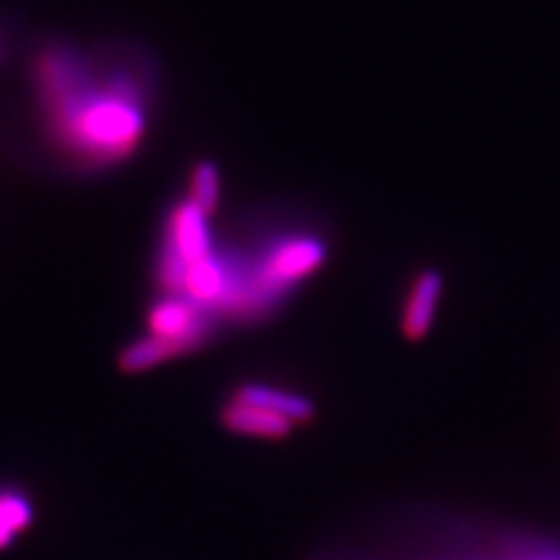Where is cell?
<instances>
[{"instance_id": "obj_7", "label": "cell", "mask_w": 560, "mask_h": 560, "mask_svg": "<svg viewBox=\"0 0 560 560\" xmlns=\"http://www.w3.org/2000/svg\"><path fill=\"white\" fill-rule=\"evenodd\" d=\"M222 423L226 430L259 436V440H285L292 434L294 423L288 418L276 416L267 409H259L253 405H245V401H230L222 411Z\"/></svg>"}, {"instance_id": "obj_6", "label": "cell", "mask_w": 560, "mask_h": 560, "mask_svg": "<svg viewBox=\"0 0 560 560\" xmlns=\"http://www.w3.org/2000/svg\"><path fill=\"white\" fill-rule=\"evenodd\" d=\"M234 399L259 409H267L276 416H283L294 425L306 423V420L315 416V405L308 397L300 393L273 388V385H267V383H245L236 390Z\"/></svg>"}, {"instance_id": "obj_2", "label": "cell", "mask_w": 560, "mask_h": 560, "mask_svg": "<svg viewBox=\"0 0 560 560\" xmlns=\"http://www.w3.org/2000/svg\"><path fill=\"white\" fill-rule=\"evenodd\" d=\"M327 257V243L313 232H283L271 236L255 255L253 267L238 292L236 308L273 302L306 276L315 273Z\"/></svg>"}, {"instance_id": "obj_4", "label": "cell", "mask_w": 560, "mask_h": 560, "mask_svg": "<svg viewBox=\"0 0 560 560\" xmlns=\"http://www.w3.org/2000/svg\"><path fill=\"white\" fill-rule=\"evenodd\" d=\"M148 329L152 337L180 341L195 350L208 337V318L201 306L191 304L185 296L171 294L150 308Z\"/></svg>"}, {"instance_id": "obj_10", "label": "cell", "mask_w": 560, "mask_h": 560, "mask_svg": "<svg viewBox=\"0 0 560 560\" xmlns=\"http://www.w3.org/2000/svg\"><path fill=\"white\" fill-rule=\"evenodd\" d=\"M33 521L31 502L16 490H0V549L12 545V539L26 530Z\"/></svg>"}, {"instance_id": "obj_9", "label": "cell", "mask_w": 560, "mask_h": 560, "mask_svg": "<svg viewBox=\"0 0 560 560\" xmlns=\"http://www.w3.org/2000/svg\"><path fill=\"white\" fill-rule=\"evenodd\" d=\"M185 197L199 206L206 215H213L222 203V173L210 160H201L189 171Z\"/></svg>"}, {"instance_id": "obj_5", "label": "cell", "mask_w": 560, "mask_h": 560, "mask_svg": "<svg viewBox=\"0 0 560 560\" xmlns=\"http://www.w3.org/2000/svg\"><path fill=\"white\" fill-rule=\"evenodd\" d=\"M444 292V276L436 269H423L416 278L409 290L405 315H401V329L407 339L418 341L423 339L434 325L436 308H440Z\"/></svg>"}, {"instance_id": "obj_3", "label": "cell", "mask_w": 560, "mask_h": 560, "mask_svg": "<svg viewBox=\"0 0 560 560\" xmlns=\"http://www.w3.org/2000/svg\"><path fill=\"white\" fill-rule=\"evenodd\" d=\"M208 218L199 206L187 197L171 203L162 250L156 257V278L166 292H175L187 267L213 253V236H210Z\"/></svg>"}, {"instance_id": "obj_11", "label": "cell", "mask_w": 560, "mask_h": 560, "mask_svg": "<svg viewBox=\"0 0 560 560\" xmlns=\"http://www.w3.org/2000/svg\"><path fill=\"white\" fill-rule=\"evenodd\" d=\"M0 55H3V47H0Z\"/></svg>"}, {"instance_id": "obj_1", "label": "cell", "mask_w": 560, "mask_h": 560, "mask_svg": "<svg viewBox=\"0 0 560 560\" xmlns=\"http://www.w3.org/2000/svg\"><path fill=\"white\" fill-rule=\"evenodd\" d=\"M31 80L45 138L70 166L108 171L143 148L156 98L150 57L129 47L86 51L45 43Z\"/></svg>"}, {"instance_id": "obj_8", "label": "cell", "mask_w": 560, "mask_h": 560, "mask_svg": "<svg viewBox=\"0 0 560 560\" xmlns=\"http://www.w3.org/2000/svg\"><path fill=\"white\" fill-rule=\"evenodd\" d=\"M189 346L180 343V341H171V339H162V337H143L133 343H129L119 355V366L129 374H140L145 370H152V366L162 364L171 358H178L189 353Z\"/></svg>"}]
</instances>
